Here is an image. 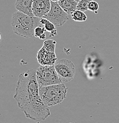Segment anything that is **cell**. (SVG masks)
Returning <instances> with one entry per match:
<instances>
[{
  "mask_svg": "<svg viewBox=\"0 0 119 123\" xmlns=\"http://www.w3.org/2000/svg\"><path fill=\"white\" fill-rule=\"evenodd\" d=\"M33 0H16L15 7L17 11L30 17H34L32 11Z\"/></svg>",
  "mask_w": 119,
  "mask_h": 123,
  "instance_id": "obj_9",
  "label": "cell"
},
{
  "mask_svg": "<svg viewBox=\"0 0 119 123\" xmlns=\"http://www.w3.org/2000/svg\"><path fill=\"white\" fill-rule=\"evenodd\" d=\"M68 88L63 83L39 86V95L42 102L46 107L59 105L66 97Z\"/></svg>",
  "mask_w": 119,
  "mask_h": 123,
  "instance_id": "obj_3",
  "label": "cell"
},
{
  "mask_svg": "<svg viewBox=\"0 0 119 123\" xmlns=\"http://www.w3.org/2000/svg\"><path fill=\"white\" fill-rule=\"evenodd\" d=\"M99 9V4L97 1L92 0L89 2L88 6V10L93 12H97Z\"/></svg>",
  "mask_w": 119,
  "mask_h": 123,
  "instance_id": "obj_16",
  "label": "cell"
},
{
  "mask_svg": "<svg viewBox=\"0 0 119 123\" xmlns=\"http://www.w3.org/2000/svg\"><path fill=\"white\" fill-rule=\"evenodd\" d=\"M56 44V42L55 40L52 39H48L44 41L42 47L44 49H46L48 51H49V52H55Z\"/></svg>",
  "mask_w": 119,
  "mask_h": 123,
  "instance_id": "obj_13",
  "label": "cell"
},
{
  "mask_svg": "<svg viewBox=\"0 0 119 123\" xmlns=\"http://www.w3.org/2000/svg\"><path fill=\"white\" fill-rule=\"evenodd\" d=\"M40 24L43 25L46 31L49 32L50 37H55L57 34V31L56 30L55 25L44 18H41Z\"/></svg>",
  "mask_w": 119,
  "mask_h": 123,
  "instance_id": "obj_11",
  "label": "cell"
},
{
  "mask_svg": "<svg viewBox=\"0 0 119 123\" xmlns=\"http://www.w3.org/2000/svg\"></svg>",
  "mask_w": 119,
  "mask_h": 123,
  "instance_id": "obj_20",
  "label": "cell"
},
{
  "mask_svg": "<svg viewBox=\"0 0 119 123\" xmlns=\"http://www.w3.org/2000/svg\"><path fill=\"white\" fill-rule=\"evenodd\" d=\"M40 18L36 17H30L17 11L13 14L11 17V25L17 35L30 38L34 36L36 28L42 25L40 22Z\"/></svg>",
  "mask_w": 119,
  "mask_h": 123,
  "instance_id": "obj_2",
  "label": "cell"
},
{
  "mask_svg": "<svg viewBox=\"0 0 119 123\" xmlns=\"http://www.w3.org/2000/svg\"><path fill=\"white\" fill-rule=\"evenodd\" d=\"M75 1H76V2H78V1H79V0H75Z\"/></svg>",
  "mask_w": 119,
  "mask_h": 123,
  "instance_id": "obj_19",
  "label": "cell"
},
{
  "mask_svg": "<svg viewBox=\"0 0 119 123\" xmlns=\"http://www.w3.org/2000/svg\"><path fill=\"white\" fill-rule=\"evenodd\" d=\"M71 15L72 19L77 22H83L87 20V16L85 12L80 10H75Z\"/></svg>",
  "mask_w": 119,
  "mask_h": 123,
  "instance_id": "obj_12",
  "label": "cell"
},
{
  "mask_svg": "<svg viewBox=\"0 0 119 123\" xmlns=\"http://www.w3.org/2000/svg\"><path fill=\"white\" fill-rule=\"evenodd\" d=\"M37 59L39 63L42 66H54L57 62L55 52L46 50L43 47L38 51Z\"/></svg>",
  "mask_w": 119,
  "mask_h": 123,
  "instance_id": "obj_8",
  "label": "cell"
},
{
  "mask_svg": "<svg viewBox=\"0 0 119 123\" xmlns=\"http://www.w3.org/2000/svg\"><path fill=\"white\" fill-rule=\"evenodd\" d=\"M54 66L62 83L68 82L74 79L76 69L71 61L67 59H61L56 62Z\"/></svg>",
  "mask_w": 119,
  "mask_h": 123,
  "instance_id": "obj_5",
  "label": "cell"
},
{
  "mask_svg": "<svg viewBox=\"0 0 119 123\" xmlns=\"http://www.w3.org/2000/svg\"><path fill=\"white\" fill-rule=\"evenodd\" d=\"M39 86L36 79V70L30 69L18 78L14 98L17 105L28 118L44 121L50 115L39 95Z\"/></svg>",
  "mask_w": 119,
  "mask_h": 123,
  "instance_id": "obj_1",
  "label": "cell"
},
{
  "mask_svg": "<svg viewBox=\"0 0 119 123\" xmlns=\"http://www.w3.org/2000/svg\"><path fill=\"white\" fill-rule=\"evenodd\" d=\"M43 18L53 23L56 27L62 26L69 20L68 14L62 8L57 2L51 1V8Z\"/></svg>",
  "mask_w": 119,
  "mask_h": 123,
  "instance_id": "obj_6",
  "label": "cell"
},
{
  "mask_svg": "<svg viewBox=\"0 0 119 123\" xmlns=\"http://www.w3.org/2000/svg\"><path fill=\"white\" fill-rule=\"evenodd\" d=\"M57 3L68 14H71L76 10L78 2L75 0H59Z\"/></svg>",
  "mask_w": 119,
  "mask_h": 123,
  "instance_id": "obj_10",
  "label": "cell"
},
{
  "mask_svg": "<svg viewBox=\"0 0 119 123\" xmlns=\"http://www.w3.org/2000/svg\"><path fill=\"white\" fill-rule=\"evenodd\" d=\"M36 79L39 86L61 84L54 66L41 65L36 70Z\"/></svg>",
  "mask_w": 119,
  "mask_h": 123,
  "instance_id": "obj_4",
  "label": "cell"
},
{
  "mask_svg": "<svg viewBox=\"0 0 119 123\" xmlns=\"http://www.w3.org/2000/svg\"><path fill=\"white\" fill-rule=\"evenodd\" d=\"M46 31L44 27H42V25L37 27L34 30V36L36 37L39 38L40 40H44L46 38Z\"/></svg>",
  "mask_w": 119,
  "mask_h": 123,
  "instance_id": "obj_14",
  "label": "cell"
},
{
  "mask_svg": "<svg viewBox=\"0 0 119 123\" xmlns=\"http://www.w3.org/2000/svg\"><path fill=\"white\" fill-rule=\"evenodd\" d=\"M51 8L50 0H33L32 11L34 17L43 18Z\"/></svg>",
  "mask_w": 119,
  "mask_h": 123,
  "instance_id": "obj_7",
  "label": "cell"
},
{
  "mask_svg": "<svg viewBox=\"0 0 119 123\" xmlns=\"http://www.w3.org/2000/svg\"><path fill=\"white\" fill-rule=\"evenodd\" d=\"M1 33H0V40H1Z\"/></svg>",
  "mask_w": 119,
  "mask_h": 123,
  "instance_id": "obj_18",
  "label": "cell"
},
{
  "mask_svg": "<svg viewBox=\"0 0 119 123\" xmlns=\"http://www.w3.org/2000/svg\"><path fill=\"white\" fill-rule=\"evenodd\" d=\"M51 1H52V2H58L59 0H50Z\"/></svg>",
  "mask_w": 119,
  "mask_h": 123,
  "instance_id": "obj_17",
  "label": "cell"
},
{
  "mask_svg": "<svg viewBox=\"0 0 119 123\" xmlns=\"http://www.w3.org/2000/svg\"><path fill=\"white\" fill-rule=\"evenodd\" d=\"M92 0H79L78 2L76 10L85 12L88 10V6L89 2Z\"/></svg>",
  "mask_w": 119,
  "mask_h": 123,
  "instance_id": "obj_15",
  "label": "cell"
}]
</instances>
